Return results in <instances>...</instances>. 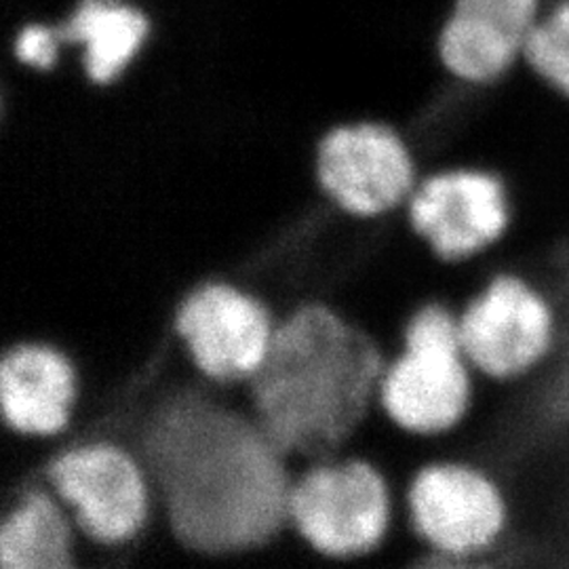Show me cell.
I'll return each instance as SVG.
<instances>
[{
	"label": "cell",
	"mask_w": 569,
	"mask_h": 569,
	"mask_svg": "<svg viewBox=\"0 0 569 569\" xmlns=\"http://www.w3.org/2000/svg\"><path fill=\"white\" fill-rule=\"evenodd\" d=\"M131 428V449L180 549L220 559L270 549L283 536L293 475L247 406L197 387L164 388Z\"/></svg>",
	"instance_id": "1"
},
{
	"label": "cell",
	"mask_w": 569,
	"mask_h": 569,
	"mask_svg": "<svg viewBox=\"0 0 569 569\" xmlns=\"http://www.w3.org/2000/svg\"><path fill=\"white\" fill-rule=\"evenodd\" d=\"M385 348L323 302H306L274 326L264 361L244 380V401L287 460L338 458L378 399Z\"/></svg>",
	"instance_id": "2"
},
{
	"label": "cell",
	"mask_w": 569,
	"mask_h": 569,
	"mask_svg": "<svg viewBox=\"0 0 569 569\" xmlns=\"http://www.w3.org/2000/svg\"><path fill=\"white\" fill-rule=\"evenodd\" d=\"M475 382L456 310L430 302L407 321L403 346L382 373L378 403L401 432L439 437L467 418Z\"/></svg>",
	"instance_id": "3"
},
{
	"label": "cell",
	"mask_w": 569,
	"mask_h": 569,
	"mask_svg": "<svg viewBox=\"0 0 569 569\" xmlns=\"http://www.w3.org/2000/svg\"><path fill=\"white\" fill-rule=\"evenodd\" d=\"M407 526L422 550L416 566H491L509 529V500L483 468L437 460L418 468L403 491Z\"/></svg>",
	"instance_id": "4"
},
{
	"label": "cell",
	"mask_w": 569,
	"mask_h": 569,
	"mask_svg": "<svg viewBox=\"0 0 569 569\" xmlns=\"http://www.w3.org/2000/svg\"><path fill=\"white\" fill-rule=\"evenodd\" d=\"M392 498L385 475L361 456L315 462L293 477L289 526L310 552L359 559L387 545Z\"/></svg>",
	"instance_id": "5"
},
{
	"label": "cell",
	"mask_w": 569,
	"mask_h": 569,
	"mask_svg": "<svg viewBox=\"0 0 569 569\" xmlns=\"http://www.w3.org/2000/svg\"><path fill=\"white\" fill-rule=\"evenodd\" d=\"M42 477L72 510L82 540L100 549L133 542L150 521L152 489L138 456L108 437L82 439L53 453Z\"/></svg>",
	"instance_id": "6"
},
{
	"label": "cell",
	"mask_w": 569,
	"mask_h": 569,
	"mask_svg": "<svg viewBox=\"0 0 569 569\" xmlns=\"http://www.w3.org/2000/svg\"><path fill=\"white\" fill-rule=\"evenodd\" d=\"M315 176L327 199L357 218L399 211L420 182L406 136L380 121L327 129L315 148Z\"/></svg>",
	"instance_id": "7"
},
{
	"label": "cell",
	"mask_w": 569,
	"mask_h": 569,
	"mask_svg": "<svg viewBox=\"0 0 569 569\" xmlns=\"http://www.w3.org/2000/svg\"><path fill=\"white\" fill-rule=\"evenodd\" d=\"M555 308L547 293L517 272H498L458 312L460 342L477 378L509 382L549 357Z\"/></svg>",
	"instance_id": "8"
},
{
	"label": "cell",
	"mask_w": 569,
	"mask_h": 569,
	"mask_svg": "<svg viewBox=\"0 0 569 569\" xmlns=\"http://www.w3.org/2000/svg\"><path fill=\"white\" fill-rule=\"evenodd\" d=\"M274 326L260 298L228 281L197 284L173 312L188 363L211 385L244 382L264 361Z\"/></svg>",
	"instance_id": "9"
},
{
	"label": "cell",
	"mask_w": 569,
	"mask_h": 569,
	"mask_svg": "<svg viewBox=\"0 0 569 569\" xmlns=\"http://www.w3.org/2000/svg\"><path fill=\"white\" fill-rule=\"evenodd\" d=\"M407 222L443 262H467L500 243L510 226L505 180L477 167L432 171L406 203Z\"/></svg>",
	"instance_id": "10"
},
{
	"label": "cell",
	"mask_w": 569,
	"mask_h": 569,
	"mask_svg": "<svg viewBox=\"0 0 569 569\" xmlns=\"http://www.w3.org/2000/svg\"><path fill=\"white\" fill-rule=\"evenodd\" d=\"M79 401L77 367L47 342L4 346L0 357V409L11 432L53 439L68 432Z\"/></svg>",
	"instance_id": "11"
},
{
	"label": "cell",
	"mask_w": 569,
	"mask_h": 569,
	"mask_svg": "<svg viewBox=\"0 0 569 569\" xmlns=\"http://www.w3.org/2000/svg\"><path fill=\"white\" fill-rule=\"evenodd\" d=\"M58 28L63 44H77L82 68L93 84L119 81L142 53L150 20L127 0H79Z\"/></svg>",
	"instance_id": "12"
},
{
	"label": "cell",
	"mask_w": 569,
	"mask_h": 569,
	"mask_svg": "<svg viewBox=\"0 0 569 569\" xmlns=\"http://www.w3.org/2000/svg\"><path fill=\"white\" fill-rule=\"evenodd\" d=\"M0 523V568L66 569L77 566V538L60 502L41 488L16 491Z\"/></svg>",
	"instance_id": "13"
},
{
	"label": "cell",
	"mask_w": 569,
	"mask_h": 569,
	"mask_svg": "<svg viewBox=\"0 0 569 569\" xmlns=\"http://www.w3.org/2000/svg\"><path fill=\"white\" fill-rule=\"evenodd\" d=\"M526 42L500 26L451 9L437 39L439 61L453 81L488 89L507 81L523 63Z\"/></svg>",
	"instance_id": "14"
},
{
	"label": "cell",
	"mask_w": 569,
	"mask_h": 569,
	"mask_svg": "<svg viewBox=\"0 0 569 569\" xmlns=\"http://www.w3.org/2000/svg\"><path fill=\"white\" fill-rule=\"evenodd\" d=\"M523 66L552 98L569 103V0L547 2L526 41Z\"/></svg>",
	"instance_id": "15"
},
{
	"label": "cell",
	"mask_w": 569,
	"mask_h": 569,
	"mask_svg": "<svg viewBox=\"0 0 569 569\" xmlns=\"http://www.w3.org/2000/svg\"><path fill=\"white\" fill-rule=\"evenodd\" d=\"M545 7V0H453L451 9L479 16L526 42Z\"/></svg>",
	"instance_id": "16"
},
{
	"label": "cell",
	"mask_w": 569,
	"mask_h": 569,
	"mask_svg": "<svg viewBox=\"0 0 569 569\" xmlns=\"http://www.w3.org/2000/svg\"><path fill=\"white\" fill-rule=\"evenodd\" d=\"M61 44L63 42H61L56 26L28 23L16 37L13 53L23 66H28L32 70L49 72L60 60Z\"/></svg>",
	"instance_id": "17"
}]
</instances>
